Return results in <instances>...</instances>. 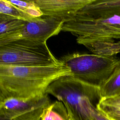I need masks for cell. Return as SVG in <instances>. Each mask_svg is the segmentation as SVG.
I'll return each mask as SVG.
<instances>
[{"instance_id": "obj_1", "label": "cell", "mask_w": 120, "mask_h": 120, "mask_svg": "<svg viewBox=\"0 0 120 120\" xmlns=\"http://www.w3.org/2000/svg\"><path fill=\"white\" fill-rule=\"evenodd\" d=\"M69 75L70 69L62 62L48 66L0 65V99L47 94L46 90L51 83Z\"/></svg>"}, {"instance_id": "obj_2", "label": "cell", "mask_w": 120, "mask_h": 120, "mask_svg": "<svg viewBox=\"0 0 120 120\" xmlns=\"http://www.w3.org/2000/svg\"><path fill=\"white\" fill-rule=\"evenodd\" d=\"M46 93L63 104L69 120H92L101 99L99 87L78 80L71 75L54 81L47 88Z\"/></svg>"}, {"instance_id": "obj_3", "label": "cell", "mask_w": 120, "mask_h": 120, "mask_svg": "<svg viewBox=\"0 0 120 120\" xmlns=\"http://www.w3.org/2000/svg\"><path fill=\"white\" fill-rule=\"evenodd\" d=\"M60 60L70 69L73 77L99 88L120 66V59L116 56L94 53H69Z\"/></svg>"}, {"instance_id": "obj_4", "label": "cell", "mask_w": 120, "mask_h": 120, "mask_svg": "<svg viewBox=\"0 0 120 120\" xmlns=\"http://www.w3.org/2000/svg\"><path fill=\"white\" fill-rule=\"evenodd\" d=\"M60 63L46 42L18 40L0 45V65L35 67Z\"/></svg>"}, {"instance_id": "obj_5", "label": "cell", "mask_w": 120, "mask_h": 120, "mask_svg": "<svg viewBox=\"0 0 120 120\" xmlns=\"http://www.w3.org/2000/svg\"><path fill=\"white\" fill-rule=\"evenodd\" d=\"M62 31L75 36L76 42L120 40V16L90 17L77 14L73 20L64 23Z\"/></svg>"}, {"instance_id": "obj_6", "label": "cell", "mask_w": 120, "mask_h": 120, "mask_svg": "<svg viewBox=\"0 0 120 120\" xmlns=\"http://www.w3.org/2000/svg\"><path fill=\"white\" fill-rule=\"evenodd\" d=\"M51 104L48 94L0 99V120H40L44 110Z\"/></svg>"}, {"instance_id": "obj_7", "label": "cell", "mask_w": 120, "mask_h": 120, "mask_svg": "<svg viewBox=\"0 0 120 120\" xmlns=\"http://www.w3.org/2000/svg\"><path fill=\"white\" fill-rule=\"evenodd\" d=\"M64 23L55 18L43 16L26 22L19 30L0 37V45L18 40L46 42L49 38L62 31Z\"/></svg>"}, {"instance_id": "obj_8", "label": "cell", "mask_w": 120, "mask_h": 120, "mask_svg": "<svg viewBox=\"0 0 120 120\" xmlns=\"http://www.w3.org/2000/svg\"><path fill=\"white\" fill-rule=\"evenodd\" d=\"M93 0H34L43 14L66 23L73 20L82 8Z\"/></svg>"}, {"instance_id": "obj_9", "label": "cell", "mask_w": 120, "mask_h": 120, "mask_svg": "<svg viewBox=\"0 0 120 120\" xmlns=\"http://www.w3.org/2000/svg\"><path fill=\"white\" fill-rule=\"evenodd\" d=\"M77 14L90 17L120 16V0H93Z\"/></svg>"}, {"instance_id": "obj_10", "label": "cell", "mask_w": 120, "mask_h": 120, "mask_svg": "<svg viewBox=\"0 0 120 120\" xmlns=\"http://www.w3.org/2000/svg\"><path fill=\"white\" fill-rule=\"evenodd\" d=\"M77 43L84 45L95 54L113 56L120 53V40H81Z\"/></svg>"}, {"instance_id": "obj_11", "label": "cell", "mask_w": 120, "mask_h": 120, "mask_svg": "<svg viewBox=\"0 0 120 120\" xmlns=\"http://www.w3.org/2000/svg\"><path fill=\"white\" fill-rule=\"evenodd\" d=\"M97 108L110 119L120 120V94L100 99Z\"/></svg>"}, {"instance_id": "obj_12", "label": "cell", "mask_w": 120, "mask_h": 120, "mask_svg": "<svg viewBox=\"0 0 120 120\" xmlns=\"http://www.w3.org/2000/svg\"><path fill=\"white\" fill-rule=\"evenodd\" d=\"M99 90L101 99L120 94V66L115 68Z\"/></svg>"}, {"instance_id": "obj_13", "label": "cell", "mask_w": 120, "mask_h": 120, "mask_svg": "<svg viewBox=\"0 0 120 120\" xmlns=\"http://www.w3.org/2000/svg\"><path fill=\"white\" fill-rule=\"evenodd\" d=\"M40 120H69L66 109L63 104L56 101L44 111Z\"/></svg>"}, {"instance_id": "obj_14", "label": "cell", "mask_w": 120, "mask_h": 120, "mask_svg": "<svg viewBox=\"0 0 120 120\" xmlns=\"http://www.w3.org/2000/svg\"><path fill=\"white\" fill-rule=\"evenodd\" d=\"M0 14L8 15L26 22L38 19L26 14L8 0H0Z\"/></svg>"}, {"instance_id": "obj_15", "label": "cell", "mask_w": 120, "mask_h": 120, "mask_svg": "<svg viewBox=\"0 0 120 120\" xmlns=\"http://www.w3.org/2000/svg\"><path fill=\"white\" fill-rule=\"evenodd\" d=\"M26 22L0 14V38L22 28Z\"/></svg>"}, {"instance_id": "obj_16", "label": "cell", "mask_w": 120, "mask_h": 120, "mask_svg": "<svg viewBox=\"0 0 120 120\" xmlns=\"http://www.w3.org/2000/svg\"><path fill=\"white\" fill-rule=\"evenodd\" d=\"M9 1L26 14L34 18H39L43 16L42 12L36 4L34 0H9Z\"/></svg>"}, {"instance_id": "obj_17", "label": "cell", "mask_w": 120, "mask_h": 120, "mask_svg": "<svg viewBox=\"0 0 120 120\" xmlns=\"http://www.w3.org/2000/svg\"><path fill=\"white\" fill-rule=\"evenodd\" d=\"M92 120H112L99 111L98 109L94 112Z\"/></svg>"}]
</instances>
